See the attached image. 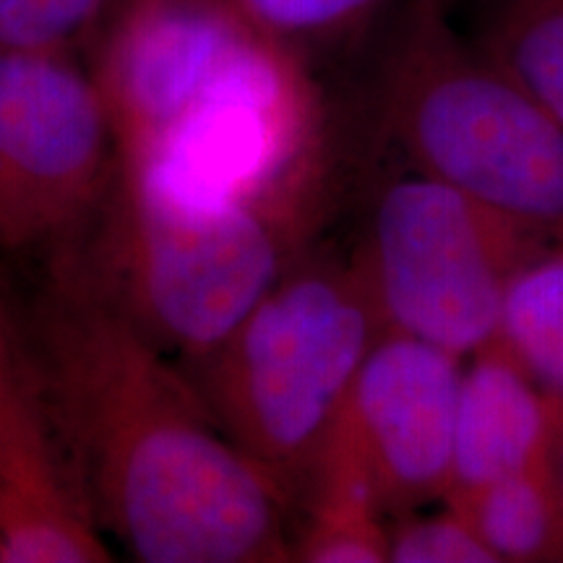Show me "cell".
Returning a JSON list of instances; mask_svg holds the SVG:
<instances>
[{"label": "cell", "mask_w": 563, "mask_h": 563, "mask_svg": "<svg viewBox=\"0 0 563 563\" xmlns=\"http://www.w3.org/2000/svg\"><path fill=\"white\" fill-rule=\"evenodd\" d=\"M384 332L355 258L295 262L228 340L180 365L222 433L295 496Z\"/></svg>", "instance_id": "cell-4"}, {"label": "cell", "mask_w": 563, "mask_h": 563, "mask_svg": "<svg viewBox=\"0 0 563 563\" xmlns=\"http://www.w3.org/2000/svg\"><path fill=\"white\" fill-rule=\"evenodd\" d=\"M115 139L91 70L74 55L0 47V251L74 238L100 214Z\"/></svg>", "instance_id": "cell-6"}, {"label": "cell", "mask_w": 563, "mask_h": 563, "mask_svg": "<svg viewBox=\"0 0 563 563\" xmlns=\"http://www.w3.org/2000/svg\"><path fill=\"white\" fill-rule=\"evenodd\" d=\"M394 0H235L264 34L302 60L311 53L355 45L389 16ZM308 63V60H306Z\"/></svg>", "instance_id": "cell-14"}, {"label": "cell", "mask_w": 563, "mask_h": 563, "mask_svg": "<svg viewBox=\"0 0 563 563\" xmlns=\"http://www.w3.org/2000/svg\"><path fill=\"white\" fill-rule=\"evenodd\" d=\"M475 45L563 125V0H483Z\"/></svg>", "instance_id": "cell-12"}, {"label": "cell", "mask_w": 563, "mask_h": 563, "mask_svg": "<svg viewBox=\"0 0 563 563\" xmlns=\"http://www.w3.org/2000/svg\"><path fill=\"white\" fill-rule=\"evenodd\" d=\"M462 368L454 352L386 329L352 384L329 435L361 462L389 519L446 498Z\"/></svg>", "instance_id": "cell-7"}, {"label": "cell", "mask_w": 563, "mask_h": 563, "mask_svg": "<svg viewBox=\"0 0 563 563\" xmlns=\"http://www.w3.org/2000/svg\"><path fill=\"white\" fill-rule=\"evenodd\" d=\"M19 321L100 530L146 563L292 561L290 493L95 272L63 264Z\"/></svg>", "instance_id": "cell-1"}, {"label": "cell", "mask_w": 563, "mask_h": 563, "mask_svg": "<svg viewBox=\"0 0 563 563\" xmlns=\"http://www.w3.org/2000/svg\"><path fill=\"white\" fill-rule=\"evenodd\" d=\"M553 477H555V488H559V498L563 506V426L553 446Z\"/></svg>", "instance_id": "cell-17"}, {"label": "cell", "mask_w": 563, "mask_h": 563, "mask_svg": "<svg viewBox=\"0 0 563 563\" xmlns=\"http://www.w3.org/2000/svg\"><path fill=\"white\" fill-rule=\"evenodd\" d=\"M110 559L0 287V563Z\"/></svg>", "instance_id": "cell-8"}, {"label": "cell", "mask_w": 563, "mask_h": 563, "mask_svg": "<svg viewBox=\"0 0 563 563\" xmlns=\"http://www.w3.org/2000/svg\"><path fill=\"white\" fill-rule=\"evenodd\" d=\"M371 110L407 167L563 243V125L456 32L449 0L386 16Z\"/></svg>", "instance_id": "cell-2"}, {"label": "cell", "mask_w": 563, "mask_h": 563, "mask_svg": "<svg viewBox=\"0 0 563 563\" xmlns=\"http://www.w3.org/2000/svg\"><path fill=\"white\" fill-rule=\"evenodd\" d=\"M446 504L464 511L496 563H563V506L553 456Z\"/></svg>", "instance_id": "cell-11"}, {"label": "cell", "mask_w": 563, "mask_h": 563, "mask_svg": "<svg viewBox=\"0 0 563 563\" xmlns=\"http://www.w3.org/2000/svg\"><path fill=\"white\" fill-rule=\"evenodd\" d=\"M449 3H456V0H449ZM475 3H483V0H475Z\"/></svg>", "instance_id": "cell-18"}, {"label": "cell", "mask_w": 563, "mask_h": 563, "mask_svg": "<svg viewBox=\"0 0 563 563\" xmlns=\"http://www.w3.org/2000/svg\"><path fill=\"white\" fill-rule=\"evenodd\" d=\"M561 426L563 407L496 336L462 368L452 481L443 501L548 462Z\"/></svg>", "instance_id": "cell-9"}, {"label": "cell", "mask_w": 563, "mask_h": 563, "mask_svg": "<svg viewBox=\"0 0 563 563\" xmlns=\"http://www.w3.org/2000/svg\"><path fill=\"white\" fill-rule=\"evenodd\" d=\"M559 243L410 167L373 194L352 253L386 329L470 357L498 336L517 272Z\"/></svg>", "instance_id": "cell-5"}, {"label": "cell", "mask_w": 563, "mask_h": 563, "mask_svg": "<svg viewBox=\"0 0 563 563\" xmlns=\"http://www.w3.org/2000/svg\"><path fill=\"white\" fill-rule=\"evenodd\" d=\"M302 490L306 514L298 532H292V561L389 563L391 519L361 462L332 435Z\"/></svg>", "instance_id": "cell-10"}, {"label": "cell", "mask_w": 563, "mask_h": 563, "mask_svg": "<svg viewBox=\"0 0 563 563\" xmlns=\"http://www.w3.org/2000/svg\"><path fill=\"white\" fill-rule=\"evenodd\" d=\"M389 563H496L462 509L405 514L389 525Z\"/></svg>", "instance_id": "cell-16"}, {"label": "cell", "mask_w": 563, "mask_h": 563, "mask_svg": "<svg viewBox=\"0 0 563 563\" xmlns=\"http://www.w3.org/2000/svg\"><path fill=\"white\" fill-rule=\"evenodd\" d=\"M498 340L563 407V243L545 245L511 279Z\"/></svg>", "instance_id": "cell-13"}, {"label": "cell", "mask_w": 563, "mask_h": 563, "mask_svg": "<svg viewBox=\"0 0 563 563\" xmlns=\"http://www.w3.org/2000/svg\"><path fill=\"white\" fill-rule=\"evenodd\" d=\"M118 0H0V47L70 55L97 37Z\"/></svg>", "instance_id": "cell-15"}, {"label": "cell", "mask_w": 563, "mask_h": 563, "mask_svg": "<svg viewBox=\"0 0 563 563\" xmlns=\"http://www.w3.org/2000/svg\"><path fill=\"white\" fill-rule=\"evenodd\" d=\"M319 186L251 201L196 199L118 165L97 277L165 350L194 363L298 262Z\"/></svg>", "instance_id": "cell-3"}]
</instances>
